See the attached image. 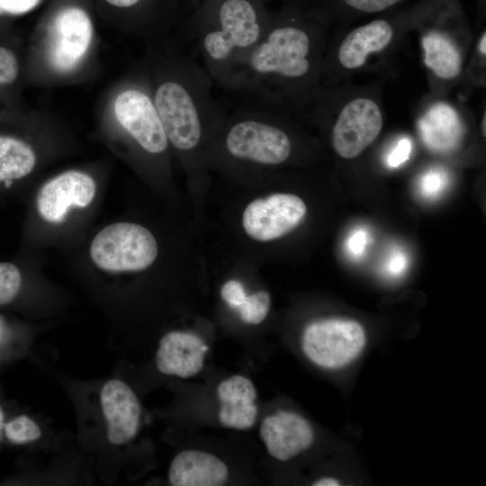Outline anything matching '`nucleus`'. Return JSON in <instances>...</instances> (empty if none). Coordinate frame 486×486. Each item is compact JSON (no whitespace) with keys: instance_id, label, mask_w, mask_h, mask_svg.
Masks as SVG:
<instances>
[{"instance_id":"obj_1","label":"nucleus","mask_w":486,"mask_h":486,"mask_svg":"<svg viewBox=\"0 0 486 486\" xmlns=\"http://www.w3.org/2000/svg\"><path fill=\"white\" fill-rule=\"evenodd\" d=\"M309 13L296 2L271 11L259 42L234 66L221 87L240 104L284 111L286 101L313 71Z\"/></svg>"},{"instance_id":"obj_2","label":"nucleus","mask_w":486,"mask_h":486,"mask_svg":"<svg viewBox=\"0 0 486 486\" xmlns=\"http://www.w3.org/2000/svg\"><path fill=\"white\" fill-rule=\"evenodd\" d=\"M155 81L154 105L169 145L196 151L205 136L219 131L228 112L214 99V81L193 54L169 59Z\"/></svg>"},{"instance_id":"obj_3","label":"nucleus","mask_w":486,"mask_h":486,"mask_svg":"<svg viewBox=\"0 0 486 486\" xmlns=\"http://www.w3.org/2000/svg\"><path fill=\"white\" fill-rule=\"evenodd\" d=\"M268 0H199L184 29L201 64L215 84L263 37L270 19Z\"/></svg>"},{"instance_id":"obj_4","label":"nucleus","mask_w":486,"mask_h":486,"mask_svg":"<svg viewBox=\"0 0 486 486\" xmlns=\"http://www.w3.org/2000/svg\"><path fill=\"white\" fill-rule=\"evenodd\" d=\"M282 110L240 104L226 116L220 129V145L228 158L265 166L286 162L292 141L279 122Z\"/></svg>"},{"instance_id":"obj_5","label":"nucleus","mask_w":486,"mask_h":486,"mask_svg":"<svg viewBox=\"0 0 486 486\" xmlns=\"http://www.w3.org/2000/svg\"><path fill=\"white\" fill-rule=\"evenodd\" d=\"M158 255V246L152 232L130 221L104 226L93 238L89 247V256L94 266L112 274L147 269Z\"/></svg>"},{"instance_id":"obj_6","label":"nucleus","mask_w":486,"mask_h":486,"mask_svg":"<svg viewBox=\"0 0 486 486\" xmlns=\"http://www.w3.org/2000/svg\"><path fill=\"white\" fill-rule=\"evenodd\" d=\"M366 334L353 320L326 319L307 326L302 335V349L317 365L338 369L355 360L363 351Z\"/></svg>"},{"instance_id":"obj_7","label":"nucleus","mask_w":486,"mask_h":486,"mask_svg":"<svg viewBox=\"0 0 486 486\" xmlns=\"http://www.w3.org/2000/svg\"><path fill=\"white\" fill-rule=\"evenodd\" d=\"M97 194V183L82 170H67L46 181L37 191L34 210L50 225L62 224L74 211L88 208Z\"/></svg>"},{"instance_id":"obj_8","label":"nucleus","mask_w":486,"mask_h":486,"mask_svg":"<svg viewBox=\"0 0 486 486\" xmlns=\"http://www.w3.org/2000/svg\"><path fill=\"white\" fill-rule=\"evenodd\" d=\"M116 121L145 153L163 155L168 146L152 95L144 88L128 87L121 91L113 102Z\"/></svg>"},{"instance_id":"obj_9","label":"nucleus","mask_w":486,"mask_h":486,"mask_svg":"<svg viewBox=\"0 0 486 486\" xmlns=\"http://www.w3.org/2000/svg\"><path fill=\"white\" fill-rule=\"evenodd\" d=\"M307 206L292 194H274L249 202L242 215L246 234L257 241H271L294 230L304 219Z\"/></svg>"},{"instance_id":"obj_10","label":"nucleus","mask_w":486,"mask_h":486,"mask_svg":"<svg viewBox=\"0 0 486 486\" xmlns=\"http://www.w3.org/2000/svg\"><path fill=\"white\" fill-rule=\"evenodd\" d=\"M382 128L378 104L365 97L354 99L341 109L333 125V148L343 158H355L375 140Z\"/></svg>"},{"instance_id":"obj_11","label":"nucleus","mask_w":486,"mask_h":486,"mask_svg":"<svg viewBox=\"0 0 486 486\" xmlns=\"http://www.w3.org/2000/svg\"><path fill=\"white\" fill-rule=\"evenodd\" d=\"M93 35L88 14L81 8L70 6L56 15L52 24L50 60L59 71L75 68L87 51Z\"/></svg>"},{"instance_id":"obj_12","label":"nucleus","mask_w":486,"mask_h":486,"mask_svg":"<svg viewBox=\"0 0 486 486\" xmlns=\"http://www.w3.org/2000/svg\"><path fill=\"white\" fill-rule=\"evenodd\" d=\"M100 402L108 441L120 446L131 440L138 432L140 418V405L131 388L121 380H110L101 391Z\"/></svg>"},{"instance_id":"obj_13","label":"nucleus","mask_w":486,"mask_h":486,"mask_svg":"<svg viewBox=\"0 0 486 486\" xmlns=\"http://www.w3.org/2000/svg\"><path fill=\"white\" fill-rule=\"evenodd\" d=\"M260 436L268 453L280 461L295 457L314 441L310 424L301 415L286 410L266 417L260 427Z\"/></svg>"},{"instance_id":"obj_14","label":"nucleus","mask_w":486,"mask_h":486,"mask_svg":"<svg viewBox=\"0 0 486 486\" xmlns=\"http://www.w3.org/2000/svg\"><path fill=\"white\" fill-rule=\"evenodd\" d=\"M208 349L195 334L170 331L159 341L156 364L162 374L188 378L202 370Z\"/></svg>"},{"instance_id":"obj_15","label":"nucleus","mask_w":486,"mask_h":486,"mask_svg":"<svg viewBox=\"0 0 486 486\" xmlns=\"http://www.w3.org/2000/svg\"><path fill=\"white\" fill-rule=\"evenodd\" d=\"M0 118V194L24 182L35 170L38 156L31 141Z\"/></svg>"},{"instance_id":"obj_16","label":"nucleus","mask_w":486,"mask_h":486,"mask_svg":"<svg viewBox=\"0 0 486 486\" xmlns=\"http://www.w3.org/2000/svg\"><path fill=\"white\" fill-rule=\"evenodd\" d=\"M228 467L217 456L198 450H186L173 459L168 480L173 486H220L228 478Z\"/></svg>"},{"instance_id":"obj_17","label":"nucleus","mask_w":486,"mask_h":486,"mask_svg":"<svg viewBox=\"0 0 486 486\" xmlns=\"http://www.w3.org/2000/svg\"><path fill=\"white\" fill-rule=\"evenodd\" d=\"M418 131L425 146L436 153L456 149L464 137V126L456 111L449 104L432 105L418 121Z\"/></svg>"},{"instance_id":"obj_18","label":"nucleus","mask_w":486,"mask_h":486,"mask_svg":"<svg viewBox=\"0 0 486 486\" xmlns=\"http://www.w3.org/2000/svg\"><path fill=\"white\" fill-rule=\"evenodd\" d=\"M393 36L392 26L384 19H375L350 32L341 42L338 58L346 68L362 67L369 54L385 49Z\"/></svg>"},{"instance_id":"obj_19","label":"nucleus","mask_w":486,"mask_h":486,"mask_svg":"<svg viewBox=\"0 0 486 486\" xmlns=\"http://www.w3.org/2000/svg\"><path fill=\"white\" fill-rule=\"evenodd\" d=\"M424 63L442 79L456 77L463 65L461 51L455 42L445 32L432 30L422 37Z\"/></svg>"},{"instance_id":"obj_20","label":"nucleus","mask_w":486,"mask_h":486,"mask_svg":"<svg viewBox=\"0 0 486 486\" xmlns=\"http://www.w3.org/2000/svg\"><path fill=\"white\" fill-rule=\"evenodd\" d=\"M217 393L220 402L228 404L253 403L257 395L251 380L242 375H234L222 381Z\"/></svg>"},{"instance_id":"obj_21","label":"nucleus","mask_w":486,"mask_h":486,"mask_svg":"<svg viewBox=\"0 0 486 486\" xmlns=\"http://www.w3.org/2000/svg\"><path fill=\"white\" fill-rule=\"evenodd\" d=\"M257 413V407L254 402L248 404L221 403L219 418L225 427L248 429L254 426Z\"/></svg>"},{"instance_id":"obj_22","label":"nucleus","mask_w":486,"mask_h":486,"mask_svg":"<svg viewBox=\"0 0 486 486\" xmlns=\"http://www.w3.org/2000/svg\"><path fill=\"white\" fill-rule=\"evenodd\" d=\"M22 273L18 264L0 261V306L12 302L22 286Z\"/></svg>"},{"instance_id":"obj_23","label":"nucleus","mask_w":486,"mask_h":486,"mask_svg":"<svg viewBox=\"0 0 486 486\" xmlns=\"http://www.w3.org/2000/svg\"><path fill=\"white\" fill-rule=\"evenodd\" d=\"M20 59L16 50L10 45L0 43V93H7L20 76Z\"/></svg>"},{"instance_id":"obj_24","label":"nucleus","mask_w":486,"mask_h":486,"mask_svg":"<svg viewBox=\"0 0 486 486\" xmlns=\"http://www.w3.org/2000/svg\"><path fill=\"white\" fill-rule=\"evenodd\" d=\"M270 305L271 298L269 293L266 291H259L248 295L238 311L246 323L260 324L266 318Z\"/></svg>"},{"instance_id":"obj_25","label":"nucleus","mask_w":486,"mask_h":486,"mask_svg":"<svg viewBox=\"0 0 486 486\" xmlns=\"http://www.w3.org/2000/svg\"><path fill=\"white\" fill-rule=\"evenodd\" d=\"M4 434L14 444H27L39 439L41 430L34 420L22 415L4 425Z\"/></svg>"},{"instance_id":"obj_26","label":"nucleus","mask_w":486,"mask_h":486,"mask_svg":"<svg viewBox=\"0 0 486 486\" xmlns=\"http://www.w3.org/2000/svg\"><path fill=\"white\" fill-rule=\"evenodd\" d=\"M448 176L446 170L431 168L418 181V192L426 199L438 197L446 188Z\"/></svg>"},{"instance_id":"obj_27","label":"nucleus","mask_w":486,"mask_h":486,"mask_svg":"<svg viewBox=\"0 0 486 486\" xmlns=\"http://www.w3.org/2000/svg\"><path fill=\"white\" fill-rule=\"evenodd\" d=\"M297 1V0H296ZM319 0H315L317 2ZM326 0L320 1L317 5ZM352 11L362 14H375L392 8L405 0H337Z\"/></svg>"},{"instance_id":"obj_28","label":"nucleus","mask_w":486,"mask_h":486,"mask_svg":"<svg viewBox=\"0 0 486 486\" xmlns=\"http://www.w3.org/2000/svg\"><path fill=\"white\" fill-rule=\"evenodd\" d=\"M220 294L229 306L236 310L244 303L248 296L243 284L237 280L226 282L220 290Z\"/></svg>"},{"instance_id":"obj_29","label":"nucleus","mask_w":486,"mask_h":486,"mask_svg":"<svg viewBox=\"0 0 486 486\" xmlns=\"http://www.w3.org/2000/svg\"><path fill=\"white\" fill-rule=\"evenodd\" d=\"M411 148L412 144L409 138L400 139L387 156V165L392 168L399 167L410 158Z\"/></svg>"},{"instance_id":"obj_30","label":"nucleus","mask_w":486,"mask_h":486,"mask_svg":"<svg viewBox=\"0 0 486 486\" xmlns=\"http://www.w3.org/2000/svg\"><path fill=\"white\" fill-rule=\"evenodd\" d=\"M368 243V234L364 230H356L346 240V250L354 257L360 256L364 252Z\"/></svg>"},{"instance_id":"obj_31","label":"nucleus","mask_w":486,"mask_h":486,"mask_svg":"<svg viewBox=\"0 0 486 486\" xmlns=\"http://www.w3.org/2000/svg\"><path fill=\"white\" fill-rule=\"evenodd\" d=\"M38 0H0V9L9 13L24 12L32 8Z\"/></svg>"},{"instance_id":"obj_32","label":"nucleus","mask_w":486,"mask_h":486,"mask_svg":"<svg viewBox=\"0 0 486 486\" xmlns=\"http://www.w3.org/2000/svg\"><path fill=\"white\" fill-rule=\"evenodd\" d=\"M407 266V257L400 250L394 251L387 262V270L391 274H401Z\"/></svg>"},{"instance_id":"obj_33","label":"nucleus","mask_w":486,"mask_h":486,"mask_svg":"<svg viewBox=\"0 0 486 486\" xmlns=\"http://www.w3.org/2000/svg\"><path fill=\"white\" fill-rule=\"evenodd\" d=\"M110 4L119 7L130 9L143 4L145 0H105Z\"/></svg>"},{"instance_id":"obj_34","label":"nucleus","mask_w":486,"mask_h":486,"mask_svg":"<svg viewBox=\"0 0 486 486\" xmlns=\"http://www.w3.org/2000/svg\"><path fill=\"white\" fill-rule=\"evenodd\" d=\"M339 482L334 478L325 477L316 481L313 485L316 486H335L339 485Z\"/></svg>"},{"instance_id":"obj_35","label":"nucleus","mask_w":486,"mask_h":486,"mask_svg":"<svg viewBox=\"0 0 486 486\" xmlns=\"http://www.w3.org/2000/svg\"><path fill=\"white\" fill-rule=\"evenodd\" d=\"M486 33L484 32L480 40V42H479V50H480V52L482 54V55H485L486 53Z\"/></svg>"},{"instance_id":"obj_36","label":"nucleus","mask_w":486,"mask_h":486,"mask_svg":"<svg viewBox=\"0 0 486 486\" xmlns=\"http://www.w3.org/2000/svg\"><path fill=\"white\" fill-rule=\"evenodd\" d=\"M3 427H4V412H3L2 407L0 406V438H1V430Z\"/></svg>"},{"instance_id":"obj_37","label":"nucleus","mask_w":486,"mask_h":486,"mask_svg":"<svg viewBox=\"0 0 486 486\" xmlns=\"http://www.w3.org/2000/svg\"><path fill=\"white\" fill-rule=\"evenodd\" d=\"M485 122H486V114L484 113L483 118H482V130L484 136H485Z\"/></svg>"},{"instance_id":"obj_38","label":"nucleus","mask_w":486,"mask_h":486,"mask_svg":"<svg viewBox=\"0 0 486 486\" xmlns=\"http://www.w3.org/2000/svg\"><path fill=\"white\" fill-rule=\"evenodd\" d=\"M268 1H271V0H268ZM196 2H197V4H198L199 0H196ZM286 2H296V0H286Z\"/></svg>"}]
</instances>
